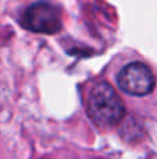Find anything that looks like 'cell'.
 Listing matches in <instances>:
<instances>
[{"label":"cell","instance_id":"obj_1","mask_svg":"<svg viewBox=\"0 0 157 159\" xmlns=\"http://www.w3.org/2000/svg\"><path fill=\"white\" fill-rule=\"evenodd\" d=\"M88 115L100 126H114L125 115V107L117 91L108 82H97L88 95Z\"/></svg>","mask_w":157,"mask_h":159},{"label":"cell","instance_id":"obj_2","mask_svg":"<svg viewBox=\"0 0 157 159\" xmlns=\"http://www.w3.org/2000/svg\"><path fill=\"white\" fill-rule=\"evenodd\" d=\"M21 24L24 28L39 34H56L61 30V17L54 6L38 2L29 6L22 14Z\"/></svg>","mask_w":157,"mask_h":159},{"label":"cell","instance_id":"obj_3","mask_svg":"<svg viewBox=\"0 0 157 159\" xmlns=\"http://www.w3.org/2000/svg\"><path fill=\"white\" fill-rule=\"evenodd\" d=\"M117 82L124 92L135 96H145L155 89L156 77L152 69L146 64L131 63L121 70Z\"/></svg>","mask_w":157,"mask_h":159}]
</instances>
